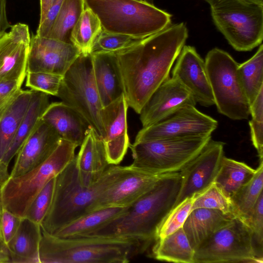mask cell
I'll return each mask as SVG.
<instances>
[{
  "label": "cell",
  "instance_id": "1",
  "mask_svg": "<svg viewBox=\"0 0 263 263\" xmlns=\"http://www.w3.org/2000/svg\"><path fill=\"white\" fill-rule=\"evenodd\" d=\"M184 23L170 25L139 43L117 53V63L128 107L139 114L147 100L166 79L185 45Z\"/></svg>",
  "mask_w": 263,
  "mask_h": 263
},
{
  "label": "cell",
  "instance_id": "2",
  "mask_svg": "<svg viewBox=\"0 0 263 263\" xmlns=\"http://www.w3.org/2000/svg\"><path fill=\"white\" fill-rule=\"evenodd\" d=\"M181 183L179 172L164 174L124 213L88 236L136 240L148 248L174 208Z\"/></svg>",
  "mask_w": 263,
  "mask_h": 263
},
{
  "label": "cell",
  "instance_id": "3",
  "mask_svg": "<svg viewBox=\"0 0 263 263\" xmlns=\"http://www.w3.org/2000/svg\"><path fill=\"white\" fill-rule=\"evenodd\" d=\"M126 166L110 165L97 181L85 186L80 181L75 156L55 176L52 199L41 223L42 230L53 235L88 213L92 204L120 178Z\"/></svg>",
  "mask_w": 263,
  "mask_h": 263
},
{
  "label": "cell",
  "instance_id": "4",
  "mask_svg": "<svg viewBox=\"0 0 263 263\" xmlns=\"http://www.w3.org/2000/svg\"><path fill=\"white\" fill-rule=\"evenodd\" d=\"M147 249L139 241L93 236L60 237L42 230L39 263H127Z\"/></svg>",
  "mask_w": 263,
  "mask_h": 263
},
{
  "label": "cell",
  "instance_id": "5",
  "mask_svg": "<svg viewBox=\"0 0 263 263\" xmlns=\"http://www.w3.org/2000/svg\"><path fill=\"white\" fill-rule=\"evenodd\" d=\"M103 30L146 37L171 25L172 15L143 0H84Z\"/></svg>",
  "mask_w": 263,
  "mask_h": 263
},
{
  "label": "cell",
  "instance_id": "6",
  "mask_svg": "<svg viewBox=\"0 0 263 263\" xmlns=\"http://www.w3.org/2000/svg\"><path fill=\"white\" fill-rule=\"evenodd\" d=\"M77 147L74 143L61 139L51 155L40 165L20 176L9 177L0 186L2 207L25 217L30 204L48 181L74 158Z\"/></svg>",
  "mask_w": 263,
  "mask_h": 263
},
{
  "label": "cell",
  "instance_id": "7",
  "mask_svg": "<svg viewBox=\"0 0 263 263\" xmlns=\"http://www.w3.org/2000/svg\"><path fill=\"white\" fill-rule=\"evenodd\" d=\"M211 135L166 138L130 144L132 167L154 174L181 171L211 139Z\"/></svg>",
  "mask_w": 263,
  "mask_h": 263
},
{
  "label": "cell",
  "instance_id": "8",
  "mask_svg": "<svg viewBox=\"0 0 263 263\" xmlns=\"http://www.w3.org/2000/svg\"><path fill=\"white\" fill-rule=\"evenodd\" d=\"M215 26L236 51H249L263 39V3L220 0L210 6Z\"/></svg>",
  "mask_w": 263,
  "mask_h": 263
},
{
  "label": "cell",
  "instance_id": "9",
  "mask_svg": "<svg viewBox=\"0 0 263 263\" xmlns=\"http://www.w3.org/2000/svg\"><path fill=\"white\" fill-rule=\"evenodd\" d=\"M80 114L102 139L103 107L96 84L91 54L80 55L63 76L56 96Z\"/></svg>",
  "mask_w": 263,
  "mask_h": 263
},
{
  "label": "cell",
  "instance_id": "10",
  "mask_svg": "<svg viewBox=\"0 0 263 263\" xmlns=\"http://www.w3.org/2000/svg\"><path fill=\"white\" fill-rule=\"evenodd\" d=\"M204 62L219 113L234 120L248 119L250 104L239 78V64L228 52L218 48L208 52Z\"/></svg>",
  "mask_w": 263,
  "mask_h": 263
},
{
  "label": "cell",
  "instance_id": "11",
  "mask_svg": "<svg viewBox=\"0 0 263 263\" xmlns=\"http://www.w3.org/2000/svg\"><path fill=\"white\" fill-rule=\"evenodd\" d=\"M194 263L259 261L253 233L241 219L234 217L195 250Z\"/></svg>",
  "mask_w": 263,
  "mask_h": 263
},
{
  "label": "cell",
  "instance_id": "12",
  "mask_svg": "<svg viewBox=\"0 0 263 263\" xmlns=\"http://www.w3.org/2000/svg\"><path fill=\"white\" fill-rule=\"evenodd\" d=\"M218 125L216 120L200 111L195 106H187L161 121L142 127L138 132L134 142L210 136Z\"/></svg>",
  "mask_w": 263,
  "mask_h": 263
},
{
  "label": "cell",
  "instance_id": "13",
  "mask_svg": "<svg viewBox=\"0 0 263 263\" xmlns=\"http://www.w3.org/2000/svg\"><path fill=\"white\" fill-rule=\"evenodd\" d=\"M224 145L223 142L211 139L201 152L179 172L181 183L174 207L187 198H195L214 182L224 156Z\"/></svg>",
  "mask_w": 263,
  "mask_h": 263
},
{
  "label": "cell",
  "instance_id": "14",
  "mask_svg": "<svg viewBox=\"0 0 263 263\" xmlns=\"http://www.w3.org/2000/svg\"><path fill=\"white\" fill-rule=\"evenodd\" d=\"M72 44L33 34L31 37L27 72H42L63 76L80 55Z\"/></svg>",
  "mask_w": 263,
  "mask_h": 263
},
{
  "label": "cell",
  "instance_id": "15",
  "mask_svg": "<svg viewBox=\"0 0 263 263\" xmlns=\"http://www.w3.org/2000/svg\"><path fill=\"white\" fill-rule=\"evenodd\" d=\"M196 102L191 91L176 77L166 79L153 93L139 114L143 127L156 123Z\"/></svg>",
  "mask_w": 263,
  "mask_h": 263
},
{
  "label": "cell",
  "instance_id": "16",
  "mask_svg": "<svg viewBox=\"0 0 263 263\" xmlns=\"http://www.w3.org/2000/svg\"><path fill=\"white\" fill-rule=\"evenodd\" d=\"M163 175L126 166L120 178L92 204L89 213L109 207L129 206L148 191Z\"/></svg>",
  "mask_w": 263,
  "mask_h": 263
},
{
  "label": "cell",
  "instance_id": "17",
  "mask_svg": "<svg viewBox=\"0 0 263 263\" xmlns=\"http://www.w3.org/2000/svg\"><path fill=\"white\" fill-rule=\"evenodd\" d=\"M31 36L25 24L18 23L0 37V81L24 82Z\"/></svg>",
  "mask_w": 263,
  "mask_h": 263
},
{
  "label": "cell",
  "instance_id": "18",
  "mask_svg": "<svg viewBox=\"0 0 263 263\" xmlns=\"http://www.w3.org/2000/svg\"><path fill=\"white\" fill-rule=\"evenodd\" d=\"M176 60L172 76L191 91L196 103L204 107L215 105L204 60L195 48L184 45Z\"/></svg>",
  "mask_w": 263,
  "mask_h": 263
},
{
  "label": "cell",
  "instance_id": "19",
  "mask_svg": "<svg viewBox=\"0 0 263 263\" xmlns=\"http://www.w3.org/2000/svg\"><path fill=\"white\" fill-rule=\"evenodd\" d=\"M128 107L124 94L103 107L102 118L105 136L102 141L109 165L119 164L130 144L127 133Z\"/></svg>",
  "mask_w": 263,
  "mask_h": 263
},
{
  "label": "cell",
  "instance_id": "20",
  "mask_svg": "<svg viewBox=\"0 0 263 263\" xmlns=\"http://www.w3.org/2000/svg\"><path fill=\"white\" fill-rule=\"evenodd\" d=\"M61 140L56 130L41 119L16 154L9 177L20 176L40 165L51 155Z\"/></svg>",
  "mask_w": 263,
  "mask_h": 263
},
{
  "label": "cell",
  "instance_id": "21",
  "mask_svg": "<svg viewBox=\"0 0 263 263\" xmlns=\"http://www.w3.org/2000/svg\"><path fill=\"white\" fill-rule=\"evenodd\" d=\"M41 119L51 125L61 139L81 146L91 128L74 109L63 102L48 105Z\"/></svg>",
  "mask_w": 263,
  "mask_h": 263
},
{
  "label": "cell",
  "instance_id": "22",
  "mask_svg": "<svg viewBox=\"0 0 263 263\" xmlns=\"http://www.w3.org/2000/svg\"><path fill=\"white\" fill-rule=\"evenodd\" d=\"M76 155V166L81 183L89 186L97 181L110 165L103 141L91 128Z\"/></svg>",
  "mask_w": 263,
  "mask_h": 263
},
{
  "label": "cell",
  "instance_id": "23",
  "mask_svg": "<svg viewBox=\"0 0 263 263\" xmlns=\"http://www.w3.org/2000/svg\"><path fill=\"white\" fill-rule=\"evenodd\" d=\"M91 56L95 80L104 107L124 94L116 55L115 53L96 52Z\"/></svg>",
  "mask_w": 263,
  "mask_h": 263
},
{
  "label": "cell",
  "instance_id": "24",
  "mask_svg": "<svg viewBox=\"0 0 263 263\" xmlns=\"http://www.w3.org/2000/svg\"><path fill=\"white\" fill-rule=\"evenodd\" d=\"M234 217L217 210L195 209L190 213L182 228L191 247L195 250Z\"/></svg>",
  "mask_w": 263,
  "mask_h": 263
},
{
  "label": "cell",
  "instance_id": "25",
  "mask_svg": "<svg viewBox=\"0 0 263 263\" xmlns=\"http://www.w3.org/2000/svg\"><path fill=\"white\" fill-rule=\"evenodd\" d=\"M41 237V224L23 217L16 233L7 246L9 262H39Z\"/></svg>",
  "mask_w": 263,
  "mask_h": 263
},
{
  "label": "cell",
  "instance_id": "26",
  "mask_svg": "<svg viewBox=\"0 0 263 263\" xmlns=\"http://www.w3.org/2000/svg\"><path fill=\"white\" fill-rule=\"evenodd\" d=\"M33 90H21L0 110V163L8 149L30 103Z\"/></svg>",
  "mask_w": 263,
  "mask_h": 263
},
{
  "label": "cell",
  "instance_id": "27",
  "mask_svg": "<svg viewBox=\"0 0 263 263\" xmlns=\"http://www.w3.org/2000/svg\"><path fill=\"white\" fill-rule=\"evenodd\" d=\"M49 104L48 94L33 90L29 106L2 159L3 163L8 166L11 159L17 154L37 126L42 114Z\"/></svg>",
  "mask_w": 263,
  "mask_h": 263
},
{
  "label": "cell",
  "instance_id": "28",
  "mask_svg": "<svg viewBox=\"0 0 263 263\" xmlns=\"http://www.w3.org/2000/svg\"><path fill=\"white\" fill-rule=\"evenodd\" d=\"M155 241L151 253L152 257L155 259L178 263H194L195 251L182 228Z\"/></svg>",
  "mask_w": 263,
  "mask_h": 263
},
{
  "label": "cell",
  "instance_id": "29",
  "mask_svg": "<svg viewBox=\"0 0 263 263\" xmlns=\"http://www.w3.org/2000/svg\"><path fill=\"white\" fill-rule=\"evenodd\" d=\"M128 207H109L92 211L66 224L53 235L60 237L88 236L120 216Z\"/></svg>",
  "mask_w": 263,
  "mask_h": 263
},
{
  "label": "cell",
  "instance_id": "30",
  "mask_svg": "<svg viewBox=\"0 0 263 263\" xmlns=\"http://www.w3.org/2000/svg\"><path fill=\"white\" fill-rule=\"evenodd\" d=\"M256 170L223 156L214 183L229 199L254 176Z\"/></svg>",
  "mask_w": 263,
  "mask_h": 263
},
{
  "label": "cell",
  "instance_id": "31",
  "mask_svg": "<svg viewBox=\"0 0 263 263\" xmlns=\"http://www.w3.org/2000/svg\"><path fill=\"white\" fill-rule=\"evenodd\" d=\"M103 29L98 16L85 7L70 34V42L80 52L91 54L93 45Z\"/></svg>",
  "mask_w": 263,
  "mask_h": 263
},
{
  "label": "cell",
  "instance_id": "32",
  "mask_svg": "<svg viewBox=\"0 0 263 263\" xmlns=\"http://www.w3.org/2000/svg\"><path fill=\"white\" fill-rule=\"evenodd\" d=\"M238 73L250 105L263 89V45L249 59L239 64Z\"/></svg>",
  "mask_w": 263,
  "mask_h": 263
},
{
  "label": "cell",
  "instance_id": "33",
  "mask_svg": "<svg viewBox=\"0 0 263 263\" xmlns=\"http://www.w3.org/2000/svg\"><path fill=\"white\" fill-rule=\"evenodd\" d=\"M262 188L263 161H260L253 177L230 199L234 216L245 220L262 193Z\"/></svg>",
  "mask_w": 263,
  "mask_h": 263
},
{
  "label": "cell",
  "instance_id": "34",
  "mask_svg": "<svg viewBox=\"0 0 263 263\" xmlns=\"http://www.w3.org/2000/svg\"><path fill=\"white\" fill-rule=\"evenodd\" d=\"M85 8L84 0H64L47 37L71 43V31Z\"/></svg>",
  "mask_w": 263,
  "mask_h": 263
},
{
  "label": "cell",
  "instance_id": "35",
  "mask_svg": "<svg viewBox=\"0 0 263 263\" xmlns=\"http://www.w3.org/2000/svg\"><path fill=\"white\" fill-rule=\"evenodd\" d=\"M145 38L102 30L93 45L91 53H117L139 43Z\"/></svg>",
  "mask_w": 263,
  "mask_h": 263
},
{
  "label": "cell",
  "instance_id": "36",
  "mask_svg": "<svg viewBox=\"0 0 263 263\" xmlns=\"http://www.w3.org/2000/svg\"><path fill=\"white\" fill-rule=\"evenodd\" d=\"M194 199V197L187 198L170 211L160 224L156 240L163 238L182 228L192 211Z\"/></svg>",
  "mask_w": 263,
  "mask_h": 263
},
{
  "label": "cell",
  "instance_id": "37",
  "mask_svg": "<svg viewBox=\"0 0 263 263\" xmlns=\"http://www.w3.org/2000/svg\"><path fill=\"white\" fill-rule=\"evenodd\" d=\"M198 208L217 210L225 214L234 216L230 199L222 192L214 182L195 198L192 210Z\"/></svg>",
  "mask_w": 263,
  "mask_h": 263
},
{
  "label": "cell",
  "instance_id": "38",
  "mask_svg": "<svg viewBox=\"0 0 263 263\" xmlns=\"http://www.w3.org/2000/svg\"><path fill=\"white\" fill-rule=\"evenodd\" d=\"M251 120L249 122L251 140L260 162L263 161V89L250 105Z\"/></svg>",
  "mask_w": 263,
  "mask_h": 263
},
{
  "label": "cell",
  "instance_id": "39",
  "mask_svg": "<svg viewBox=\"0 0 263 263\" xmlns=\"http://www.w3.org/2000/svg\"><path fill=\"white\" fill-rule=\"evenodd\" d=\"M55 179V177L49 180L35 196L30 204L25 217L41 224L51 203Z\"/></svg>",
  "mask_w": 263,
  "mask_h": 263
},
{
  "label": "cell",
  "instance_id": "40",
  "mask_svg": "<svg viewBox=\"0 0 263 263\" xmlns=\"http://www.w3.org/2000/svg\"><path fill=\"white\" fill-rule=\"evenodd\" d=\"M26 86L31 89L57 96L62 76L42 72H27Z\"/></svg>",
  "mask_w": 263,
  "mask_h": 263
},
{
  "label": "cell",
  "instance_id": "41",
  "mask_svg": "<svg viewBox=\"0 0 263 263\" xmlns=\"http://www.w3.org/2000/svg\"><path fill=\"white\" fill-rule=\"evenodd\" d=\"M243 221L252 231L256 253L258 256L262 259L263 193L260 195L249 215Z\"/></svg>",
  "mask_w": 263,
  "mask_h": 263
},
{
  "label": "cell",
  "instance_id": "42",
  "mask_svg": "<svg viewBox=\"0 0 263 263\" xmlns=\"http://www.w3.org/2000/svg\"><path fill=\"white\" fill-rule=\"evenodd\" d=\"M22 218L2 207L1 227L3 239L6 246L16 233Z\"/></svg>",
  "mask_w": 263,
  "mask_h": 263
},
{
  "label": "cell",
  "instance_id": "43",
  "mask_svg": "<svg viewBox=\"0 0 263 263\" xmlns=\"http://www.w3.org/2000/svg\"><path fill=\"white\" fill-rule=\"evenodd\" d=\"M63 1L53 0L44 20L39 24L36 35L41 37H47L48 36Z\"/></svg>",
  "mask_w": 263,
  "mask_h": 263
},
{
  "label": "cell",
  "instance_id": "44",
  "mask_svg": "<svg viewBox=\"0 0 263 263\" xmlns=\"http://www.w3.org/2000/svg\"><path fill=\"white\" fill-rule=\"evenodd\" d=\"M23 83L18 80L0 81V110L18 94Z\"/></svg>",
  "mask_w": 263,
  "mask_h": 263
},
{
  "label": "cell",
  "instance_id": "45",
  "mask_svg": "<svg viewBox=\"0 0 263 263\" xmlns=\"http://www.w3.org/2000/svg\"><path fill=\"white\" fill-rule=\"evenodd\" d=\"M6 4V0H0V37L11 26L7 17Z\"/></svg>",
  "mask_w": 263,
  "mask_h": 263
},
{
  "label": "cell",
  "instance_id": "46",
  "mask_svg": "<svg viewBox=\"0 0 263 263\" xmlns=\"http://www.w3.org/2000/svg\"><path fill=\"white\" fill-rule=\"evenodd\" d=\"M53 0H40V18L39 24L44 20Z\"/></svg>",
  "mask_w": 263,
  "mask_h": 263
},
{
  "label": "cell",
  "instance_id": "47",
  "mask_svg": "<svg viewBox=\"0 0 263 263\" xmlns=\"http://www.w3.org/2000/svg\"><path fill=\"white\" fill-rule=\"evenodd\" d=\"M8 166L3 162L0 163V186L9 177L8 171Z\"/></svg>",
  "mask_w": 263,
  "mask_h": 263
},
{
  "label": "cell",
  "instance_id": "48",
  "mask_svg": "<svg viewBox=\"0 0 263 263\" xmlns=\"http://www.w3.org/2000/svg\"><path fill=\"white\" fill-rule=\"evenodd\" d=\"M9 253L5 252H0V263L9 262Z\"/></svg>",
  "mask_w": 263,
  "mask_h": 263
},
{
  "label": "cell",
  "instance_id": "49",
  "mask_svg": "<svg viewBox=\"0 0 263 263\" xmlns=\"http://www.w3.org/2000/svg\"><path fill=\"white\" fill-rule=\"evenodd\" d=\"M0 252H5L9 253L7 246L5 243L3 239L1 237H0Z\"/></svg>",
  "mask_w": 263,
  "mask_h": 263
},
{
  "label": "cell",
  "instance_id": "50",
  "mask_svg": "<svg viewBox=\"0 0 263 263\" xmlns=\"http://www.w3.org/2000/svg\"><path fill=\"white\" fill-rule=\"evenodd\" d=\"M204 1L206 2L207 3H208L210 6L216 3L218 1L220 0H203Z\"/></svg>",
  "mask_w": 263,
  "mask_h": 263
},
{
  "label": "cell",
  "instance_id": "51",
  "mask_svg": "<svg viewBox=\"0 0 263 263\" xmlns=\"http://www.w3.org/2000/svg\"><path fill=\"white\" fill-rule=\"evenodd\" d=\"M1 211H2V206H1V201H0V237H1V238H3L2 233V231H1Z\"/></svg>",
  "mask_w": 263,
  "mask_h": 263
},
{
  "label": "cell",
  "instance_id": "52",
  "mask_svg": "<svg viewBox=\"0 0 263 263\" xmlns=\"http://www.w3.org/2000/svg\"><path fill=\"white\" fill-rule=\"evenodd\" d=\"M143 1L149 4L154 5V0H143Z\"/></svg>",
  "mask_w": 263,
  "mask_h": 263
},
{
  "label": "cell",
  "instance_id": "53",
  "mask_svg": "<svg viewBox=\"0 0 263 263\" xmlns=\"http://www.w3.org/2000/svg\"><path fill=\"white\" fill-rule=\"evenodd\" d=\"M255 1L261 2V3H263V0H255Z\"/></svg>",
  "mask_w": 263,
  "mask_h": 263
}]
</instances>
